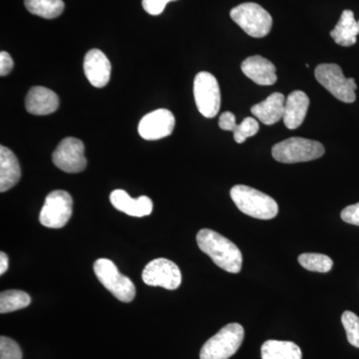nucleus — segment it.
Wrapping results in <instances>:
<instances>
[{
  "label": "nucleus",
  "mask_w": 359,
  "mask_h": 359,
  "mask_svg": "<svg viewBox=\"0 0 359 359\" xmlns=\"http://www.w3.org/2000/svg\"><path fill=\"white\" fill-rule=\"evenodd\" d=\"M285 98L282 93H273L266 100L252 106L250 112L264 125H273L283 118Z\"/></svg>",
  "instance_id": "18"
},
{
  "label": "nucleus",
  "mask_w": 359,
  "mask_h": 359,
  "mask_svg": "<svg viewBox=\"0 0 359 359\" xmlns=\"http://www.w3.org/2000/svg\"><path fill=\"white\" fill-rule=\"evenodd\" d=\"M259 130V122L252 117H247L241 124L236 125L233 131V139L238 144L244 143L248 138L255 136Z\"/></svg>",
  "instance_id": "26"
},
{
  "label": "nucleus",
  "mask_w": 359,
  "mask_h": 359,
  "mask_svg": "<svg viewBox=\"0 0 359 359\" xmlns=\"http://www.w3.org/2000/svg\"><path fill=\"white\" fill-rule=\"evenodd\" d=\"M263 359H302L301 348L292 341L268 340L262 346Z\"/></svg>",
  "instance_id": "21"
},
{
  "label": "nucleus",
  "mask_w": 359,
  "mask_h": 359,
  "mask_svg": "<svg viewBox=\"0 0 359 359\" xmlns=\"http://www.w3.org/2000/svg\"><path fill=\"white\" fill-rule=\"evenodd\" d=\"M245 330L240 323H230L222 328L203 346L201 359H229L244 341Z\"/></svg>",
  "instance_id": "3"
},
{
  "label": "nucleus",
  "mask_w": 359,
  "mask_h": 359,
  "mask_svg": "<svg viewBox=\"0 0 359 359\" xmlns=\"http://www.w3.org/2000/svg\"><path fill=\"white\" fill-rule=\"evenodd\" d=\"M342 325L346 330L347 340L359 348V318L353 311H344L341 316Z\"/></svg>",
  "instance_id": "25"
},
{
  "label": "nucleus",
  "mask_w": 359,
  "mask_h": 359,
  "mask_svg": "<svg viewBox=\"0 0 359 359\" xmlns=\"http://www.w3.org/2000/svg\"><path fill=\"white\" fill-rule=\"evenodd\" d=\"M94 273L99 282L109 290L116 299L123 302H131L136 295L133 282L122 275L116 264L108 259H99L94 263Z\"/></svg>",
  "instance_id": "7"
},
{
  "label": "nucleus",
  "mask_w": 359,
  "mask_h": 359,
  "mask_svg": "<svg viewBox=\"0 0 359 359\" xmlns=\"http://www.w3.org/2000/svg\"><path fill=\"white\" fill-rule=\"evenodd\" d=\"M200 250L208 255L215 264L231 273H238L242 269L243 255L240 249L217 231L203 229L197 235Z\"/></svg>",
  "instance_id": "1"
},
{
  "label": "nucleus",
  "mask_w": 359,
  "mask_h": 359,
  "mask_svg": "<svg viewBox=\"0 0 359 359\" xmlns=\"http://www.w3.org/2000/svg\"><path fill=\"white\" fill-rule=\"evenodd\" d=\"M21 177L20 162L15 154L7 147H0V192L13 188Z\"/></svg>",
  "instance_id": "19"
},
{
  "label": "nucleus",
  "mask_w": 359,
  "mask_h": 359,
  "mask_svg": "<svg viewBox=\"0 0 359 359\" xmlns=\"http://www.w3.org/2000/svg\"><path fill=\"white\" fill-rule=\"evenodd\" d=\"M359 34L358 21L354 18L351 11H344L340 16L337 26L330 32L335 43L340 46L349 47L356 43Z\"/></svg>",
  "instance_id": "20"
},
{
  "label": "nucleus",
  "mask_w": 359,
  "mask_h": 359,
  "mask_svg": "<svg viewBox=\"0 0 359 359\" xmlns=\"http://www.w3.org/2000/svg\"><path fill=\"white\" fill-rule=\"evenodd\" d=\"M318 83L323 85L335 98L344 103L355 101L358 84L353 78H346L341 68L334 63H323L314 71Z\"/></svg>",
  "instance_id": "5"
},
{
  "label": "nucleus",
  "mask_w": 359,
  "mask_h": 359,
  "mask_svg": "<svg viewBox=\"0 0 359 359\" xmlns=\"http://www.w3.org/2000/svg\"><path fill=\"white\" fill-rule=\"evenodd\" d=\"M236 125V117L235 115L231 112H224L223 114L221 115L219 120V126L222 130H224V131H233L235 129Z\"/></svg>",
  "instance_id": "30"
},
{
  "label": "nucleus",
  "mask_w": 359,
  "mask_h": 359,
  "mask_svg": "<svg viewBox=\"0 0 359 359\" xmlns=\"http://www.w3.org/2000/svg\"><path fill=\"white\" fill-rule=\"evenodd\" d=\"M85 76L96 88H103L109 83L111 63L107 56L99 49H91L85 55L83 63Z\"/></svg>",
  "instance_id": "13"
},
{
  "label": "nucleus",
  "mask_w": 359,
  "mask_h": 359,
  "mask_svg": "<svg viewBox=\"0 0 359 359\" xmlns=\"http://www.w3.org/2000/svg\"><path fill=\"white\" fill-rule=\"evenodd\" d=\"M243 73L261 86H271L278 81L276 66L261 55L250 56L242 63Z\"/></svg>",
  "instance_id": "15"
},
{
  "label": "nucleus",
  "mask_w": 359,
  "mask_h": 359,
  "mask_svg": "<svg viewBox=\"0 0 359 359\" xmlns=\"http://www.w3.org/2000/svg\"><path fill=\"white\" fill-rule=\"evenodd\" d=\"M325 152V147L320 142L299 137L280 142L271 150L273 159L285 164L316 160L323 157Z\"/></svg>",
  "instance_id": "4"
},
{
  "label": "nucleus",
  "mask_w": 359,
  "mask_h": 359,
  "mask_svg": "<svg viewBox=\"0 0 359 359\" xmlns=\"http://www.w3.org/2000/svg\"><path fill=\"white\" fill-rule=\"evenodd\" d=\"M142 280L151 287L174 290L181 285L182 273L179 266L173 262L160 257L145 266L142 273Z\"/></svg>",
  "instance_id": "11"
},
{
  "label": "nucleus",
  "mask_w": 359,
  "mask_h": 359,
  "mask_svg": "<svg viewBox=\"0 0 359 359\" xmlns=\"http://www.w3.org/2000/svg\"><path fill=\"white\" fill-rule=\"evenodd\" d=\"M32 302L29 294L22 290H6L0 294V313H8L27 308Z\"/></svg>",
  "instance_id": "23"
},
{
  "label": "nucleus",
  "mask_w": 359,
  "mask_h": 359,
  "mask_svg": "<svg viewBox=\"0 0 359 359\" xmlns=\"http://www.w3.org/2000/svg\"><path fill=\"white\" fill-rule=\"evenodd\" d=\"M194 96L201 114L214 118L221 108V90L216 77L209 72L198 73L194 81Z\"/></svg>",
  "instance_id": "8"
},
{
  "label": "nucleus",
  "mask_w": 359,
  "mask_h": 359,
  "mask_svg": "<svg viewBox=\"0 0 359 359\" xmlns=\"http://www.w3.org/2000/svg\"><path fill=\"white\" fill-rule=\"evenodd\" d=\"M111 204L118 211L132 217L149 216L153 211V202L146 196L133 199L124 190H115L110 195Z\"/></svg>",
  "instance_id": "16"
},
{
  "label": "nucleus",
  "mask_w": 359,
  "mask_h": 359,
  "mask_svg": "<svg viewBox=\"0 0 359 359\" xmlns=\"http://www.w3.org/2000/svg\"><path fill=\"white\" fill-rule=\"evenodd\" d=\"M299 263L302 268L316 273H328L334 266V262L330 257L313 252L301 255L299 257Z\"/></svg>",
  "instance_id": "24"
},
{
  "label": "nucleus",
  "mask_w": 359,
  "mask_h": 359,
  "mask_svg": "<svg viewBox=\"0 0 359 359\" xmlns=\"http://www.w3.org/2000/svg\"><path fill=\"white\" fill-rule=\"evenodd\" d=\"M13 58L6 51H1V53H0V75L2 77L6 76L13 70Z\"/></svg>",
  "instance_id": "31"
},
{
  "label": "nucleus",
  "mask_w": 359,
  "mask_h": 359,
  "mask_svg": "<svg viewBox=\"0 0 359 359\" xmlns=\"http://www.w3.org/2000/svg\"><path fill=\"white\" fill-rule=\"evenodd\" d=\"M8 269V257L4 252H0V275H4Z\"/></svg>",
  "instance_id": "32"
},
{
  "label": "nucleus",
  "mask_w": 359,
  "mask_h": 359,
  "mask_svg": "<svg viewBox=\"0 0 359 359\" xmlns=\"http://www.w3.org/2000/svg\"><path fill=\"white\" fill-rule=\"evenodd\" d=\"M0 359H22V351L18 342L9 337H0Z\"/></svg>",
  "instance_id": "27"
},
{
  "label": "nucleus",
  "mask_w": 359,
  "mask_h": 359,
  "mask_svg": "<svg viewBox=\"0 0 359 359\" xmlns=\"http://www.w3.org/2000/svg\"><path fill=\"white\" fill-rule=\"evenodd\" d=\"M176 119L171 111L158 109L148 113L139 123L138 132L148 141L160 140L173 133Z\"/></svg>",
  "instance_id": "12"
},
{
  "label": "nucleus",
  "mask_w": 359,
  "mask_h": 359,
  "mask_svg": "<svg viewBox=\"0 0 359 359\" xmlns=\"http://www.w3.org/2000/svg\"><path fill=\"white\" fill-rule=\"evenodd\" d=\"M358 25H359V21H358Z\"/></svg>",
  "instance_id": "33"
},
{
  "label": "nucleus",
  "mask_w": 359,
  "mask_h": 359,
  "mask_svg": "<svg viewBox=\"0 0 359 359\" xmlns=\"http://www.w3.org/2000/svg\"><path fill=\"white\" fill-rule=\"evenodd\" d=\"M231 198L241 212L252 218L271 219L278 214V203L273 198L250 187H233Z\"/></svg>",
  "instance_id": "2"
},
{
  "label": "nucleus",
  "mask_w": 359,
  "mask_h": 359,
  "mask_svg": "<svg viewBox=\"0 0 359 359\" xmlns=\"http://www.w3.org/2000/svg\"><path fill=\"white\" fill-rule=\"evenodd\" d=\"M176 0H142V6L150 15H160L166 8L169 2Z\"/></svg>",
  "instance_id": "28"
},
{
  "label": "nucleus",
  "mask_w": 359,
  "mask_h": 359,
  "mask_svg": "<svg viewBox=\"0 0 359 359\" xmlns=\"http://www.w3.org/2000/svg\"><path fill=\"white\" fill-rule=\"evenodd\" d=\"M342 221L359 226V203L344 208L341 212Z\"/></svg>",
  "instance_id": "29"
},
{
  "label": "nucleus",
  "mask_w": 359,
  "mask_h": 359,
  "mask_svg": "<svg viewBox=\"0 0 359 359\" xmlns=\"http://www.w3.org/2000/svg\"><path fill=\"white\" fill-rule=\"evenodd\" d=\"M59 107L57 94L46 87H32L25 99V108L33 115H49L55 112Z\"/></svg>",
  "instance_id": "14"
},
{
  "label": "nucleus",
  "mask_w": 359,
  "mask_h": 359,
  "mask_svg": "<svg viewBox=\"0 0 359 359\" xmlns=\"http://www.w3.org/2000/svg\"><path fill=\"white\" fill-rule=\"evenodd\" d=\"M73 200L66 191H53L47 196L39 215L42 226L50 229L63 228L72 216Z\"/></svg>",
  "instance_id": "9"
},
{
  "label": "nucleus",
  "mask_w": 359,
  "mask_h": 359,
  "mask_svg": "<svg viewBox=\"0 0 359 359\" xmlns=\"http://www.w3.org/2000/svg\"><path fill=\"white\" fill-rule=\"evenodd\" d=\"M83 142L73 137L63 139L52 155V161L65 173L75 174L84 171L87 166Z\"/></svg>",
  "instance_id": "10"
},
{
  "label": "nucleus",
  "mask_w": 359,
  "mask_h": 359,
  "mask_svg": "<svg viewBox=\"0 0 359 359\" xmlns=\"http://www.w3.org/2000/svg\"><path fill=\"white\" fill-rule=\"evenodd\" d=\"M309 107V98L304 92L294 91L285 98L283 123L290 130L299 128L304 121Z\"/></svg>",
  "instance_id": "17"
},
{
  "label": "nucleus",
  "mask_w": 359,
  "mask_h": 359,
  "mask_svg": "<svg viewBox=\"0 0 359 359\" xmlns=\"http://www.w3.org/2000/svg\"><path fill=\"white\" fill-rule=\"evenodd\" d=\"M231 18L247 34L255 39H263L271 32L273 18L263 7L252 2L240 4L231 11Z\"/></svg>",
  "instance_id": "6"
},
{
  "label": "nucleus",
  "mask_w": 359,
  "mask_h": 359,
  "mask_svg": "<svg viewBox=\"0 0 359 359\" xmlns=\"http://www.w3.org/2000/svg\"><path fill=\"white\" fill-rule=\"evenodd\" d=\"M25 4L30 13L46 20L58 18L65 7L62 0H25Z\"/></svg>",
  "instance_id": "22"
}]
</instances>
